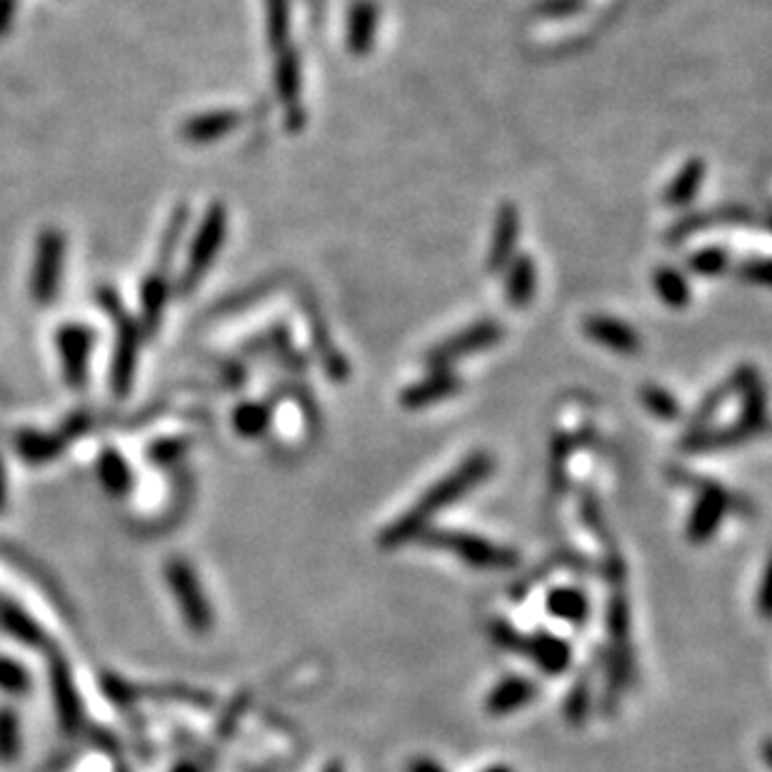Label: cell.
<instances>
[{"label":"cell","mask_w":772,"mask_h":772,"mask_svg":"<svg viewBox=\"0 0 772 772\" xmlns=\"http://www.w3.org/2000/svg\"><path fill=\"white\" fill-rule=\"evenodd\" d=\"M591 706H593L591 688H587V682H577L575 688L567 692V700H565V718H567V722H573V726H581V722L587 718V712H591Z\"/></svg>","instance_id":"cell-37"},{"label":"cell","mask_w":772,"mask_h":772,"mask_svg":"<svg viewBox=\"0 0 772 772\" xmlns=\"http://www.w3.org/2000/svg\"><path fill=\"white\" fill-rule=\"evenodd\" d=\"M730 265V250L722 246H706L688 258V270L700 278H716Z\"/></svg>","instance_id":"cell-31"},{"label":"cell","mask_w":772,"mask_h":772,"mask_svg":"<svg viewBox=\"0 0 772 772\" xmlns=\"http://www.w3.org/2000/svg\"><path fill=\"white\" fill-rule=\"evenodd\" d=\"M186 448H188L186 440H163V442H158L156 448L150 450V456L156 458L158 462H173V460L182 456V450H186Z\"/></svg>","instance_id":"cell-41"},{"label":"cell","mask_w":772,"mask_h":772,"mask_svg":"<svg viewBox=\"0 0 772 772\" xmlns=\"http://www.w3.org/2000/svg\"><path fill=\"white\" fill-rule=\"evenodd\" d=\"M748 223H752V216L745 208L740 206L710 208V210H702V213L680 218L678 223L668 230V238L665 240H668V246H680L695 233H702V230H710L718 226H748Z\"/></svg>","instance_id":"cell-9"},{"label":"cell","mask_w":772,"mask_h":772,"mask_svg":"<svg viewBox=\"0 0 772 772\" xmlns=\"http://www.w3.org/2000/svg\"><path fill=\"white\" fill-rule=\"evenodd\" d=\"M706 163L700 158H690L685 166L675 173V178L670 180V186L665 188V206L670 208H688L692 206V200L698 198V192L706 182Z\"/></svg>","instance_id":"cell-22"},{"label":"cell","mask_w":772,"mask_h":772,"mask_svg":"<svg viewBox=\"0 0 772 772\" xmlns=\"http://www.w3.org/2000/svg\"><path fill=\"white\" fill-rule=\"evenodd\" d=\"M742 440H748L736 426H726V428H700V430H690L688 436L682 440V450L685 452H710V450H726V448H736L740 446Z\"/></svg>","instance_id":"cell-27"},{"label":"cell","mask_w":772,"mask_h":772,"mask_svg":"<svg viewBox=\"0 0 772 772\" xmlns=\"http://www.w3.org/2000/svg\"><path fill=\"white\" fill-rule=\"evenodd\" d=\"M166 301H168V285H166V280L156 275L146 285V293H143V313H146L148 325H153V327L158 325L163 307H166Z\"/></svg>","instance_id":"cell-35"},{"label":"cell","mask_w":772,"mask_h":772,"mask_svg":"<svg viewBox=\"0 0 772 772\" xmlns=\"http://www.w3.org/2000/svg\"><path fill=\"white\" fill-rule=\"evenodd\" d=\"M732 508V495L726 488L718 486V482H700L698 486V500H695V508L688 518V540L695 545H702L712 540V535L718 533L722 520L728 518Z\"/></svg>","instance_id":"cell-6"},{"label":"cell","mask_w":772,"mask_h":772,"mask_svg":"<svg viewBox=\"0 0 772 772\" xmlns=\"http://www.w3.org/2000/svg\"><path fill=\"white\" fill-rule=\"evenodd\" d=\"M490 638H493V643L500 645V648H503V650L523 653L525 638L508 620H500V617H495V620L490 623Z\"/></svg>","instance_id":"cell-38"},{"label":"cell","mask_w":772,"mask_h":772,"mask_svg":"<svg viewBox=\"0 0 772 772\" xmlns=\"http://www.w3.org/2000/svg\"><path fill=\"white\" fill-rule=\"evenodd\" d=\"M482 772H515V770L510 768V765H503V762H498V765H490V768H486Z\"/></svg>","instance_id":"cell-45"},{"label":"cell","mask_w":772,"mask_h":772,"mask_svg":"<svg viewBox=\"0 0 772 772\" xmlns=\"http://www.w3.org/2000/svg\"><path fill=\"white\" fill-rule=\"evenodd\" d=\"M13 8H15V0H0V33H6L8 25H11Z\"/></svg>","instance_id":"cell-43"},{"label":"cell","mask_w":772,"mask_h":772,"mask_svg":"<svg viewBox=\"0 0 772 772\" xmlns=\"http://www.w3.org/2000/svg\"><path fill=\"white\" fill-rule=\"evenodd\" d=\"M545 611L547 615H553L555 620L583 625L587 623V617H591V601H587V595L577 591V587L560 585L547 593Z\"/></svg>","instance_id":"cell-23"},{"label":"cell","mask_w":772,"mask_h":772,"mask_svg":"<svg viewBox=\"0 0 772 772\" xmlns=\"http://www.w3.org/2000/svg\"><path fill=\"white\" fill-rule=\"evenodd\" d=\"M420 543L430 547L446 550V553L456 555L460 563L476 571H508V567L518 565V553L493 540L466 533V530H450V528H428L420 533Z\"/></svg>","instance_id":"cell-2"},{"label":"cell","mask_w":772,"mask_h":772,"mask_svg":"<svg viewBox=\"0 0 772 772\" xmlns=\"http://www.w3.org/2000/svg\"><path fill=\"white\" fill-rule=\"evenodd\" d=\"M523 653L545 675H563L573 665L571 643L550 630H538L528 635L523 643Z\"/></svg>","instance_id":"cell-11"},{"label":"cell","mask_w":772,"mask_h":772,"mask_svg":"<svg viewBox=\"0 0 772 772\" xmlns=\"http://www.w3.org/2000/svg\"><path fill=\"white\" fill-rule=\"evenodd\" d=\"M21 752V720L13 708H0V762L11 765Z\"/></svg>","instance_id":"cell-32"},{"label":"cell","mask_w":772,"mask_h":772,"mask_svg":"<svg viewBox=\"0 0 772 772\" xmlns=\"http://www.w3.org/2000/svg\"><path fill=\"white\" fill-rule=\"evenodd\" d=\"M740 278L748 280V283L765 285L770 280V263L765 258H752L740 265Z\"/></svg>","instance_id":"cell-40"},{"label":"cell","mask_w":772,"mask_h":772,"mask_svg":"<svg viewBox=\"0 0 772 772\" xmlns=\"http://www.w3.org/2000/svg\"><path fill=\"white\" fill-rule=\"evenodd\" d=\"M63 253H65L63 236L58 233V230H45L41 240H38L33 283H31L33 298L41 305H48L51 301H55L58 288H61Z\"/></svg>","instance_id":"cell-7"},{"label":"cell","mask_w":772,"mask_h":772,"mask_svg":"<svg viewBox=\"0 0 772 772\" xmlns=\"http://www.w3.org/2000/svg\"><path fill=\"white\" fill-rule=\"evenodd\" d=\"M226 233H228V213L220 202H216V206L208 208V213L202 218L196 238H192L186 273H182V288H186V291L196 288L200 283V278L208 273V268L216 263L220 248L226 243Z\"/></svg>","instance_id":"cell-4"},{"label":"cell","mask_w":772,"mask_h":772,"mask_svg":"<svg viewBox=\"0 0 772 772\" xmlns=\"http://www.w3.org/2000/svg\"><path fill=\"white\" fill-rule=\"evenodd\" d=\"M462 380L450 368L432 371L426 378L408 385L400 393V405L405 410H422L430 408V405H438L442 400L452 398V395L460 393Z\"/></svg>","instance_id":"cell-10"},{"label":"cell","mask_w":772,"mask_h":772,"mask_svg":"<svg viewBox=\"0 0 772 772\" xmlns=\"http://www.w3.org/2000/svg\"><path fill=\"white\" fill-rule=\"evenodd\" d=\"M503 325L495 321H480L472 323L468 327H462L460 333L446 337V341L438 343L436 347H430L426 353V365L430 371H440V368H450L452 363H458L462 358H468V355H476L488 351V347L498 345L503 341Z\"/></svg>","instance_id":"cell-5"},{"label":"cell","mask_w":772,"mask_h":772,"mask_svg":"<svg viewBox=\"0 0 772 772\" xmlns=\"http://www.w3.org/2000/svg\"><path fill=\"white\" fill-rule=\"evenodd\" d=\"M270 426V410L263 403H243L233 413V428L240 438H260Z\"/></svg>","instance_id":"cell-30"},{"label":"cell","mask_w":772,"mask_h":772,"mask_svg":"<svg viewBox=\"0 0 772 772\" xmlns=\"http://www.w3.org/2000/svg\"><path fill=\"white\" fill-rule=\"evenodd\" d=\"M518 240H520V213L513 202H503L498 208L493 240H490L488 250V270L498 273L505 270L510 260L518 253Z\"/></svg>","instance_id":"cell-12"},{"label":"cell","mask_w":772,"mask_h":772,"mask_svg":"<svg viewBox=\"0 0 772 772\" xmlns=\"http://www.w3.org/2000/svg\"><path fill=\"white\" fill-rule=\"evenodd\" d=\"M58 347H61L63 355L65 380L71 383L73 388H81L85 383V375H88V355L93 351L91 331H85L83 325H65L63 331L58 333Z\"/></svg>","instance_id":"cell-13"},{"label":"cell","mask_w":772,"mask_h":772,"mask_svg":"<svg viewBox=\"0 0 772 772\" xmlns=\"http://www.w3.org/2000/svg\"><path fill=\"white\" fill-rule=\"evenodd\" d=\"M166 581L173 595H176L182 620H186L190 630L208 633L210 627L216 625V613L213 607H210L206 591H202V585L198 581L196 567H192L188 560L173 557L166 565Z\"/></svg>","instance_id":"cell-3"},{"label":"cell","mask_w":772,"mask_h":772,"mask_svg":"<svg viewBox=\"0 0 772 772\" xmlns=\"http://www.w3.org/2000/svg\"><path fill=\"white\" fill-rule=\"evenodd\" d=\"M495 470L493 458L488 452H470V456L460 462L456 470H450L448 476H442L436 486H430L426 493L420 495L418 503L410 510L390 523L380 533V545L383 547H400L408 545L413 540H418L422 530L430 528V520L436 518L442 510L456 505L460 498H466L470 490H476L490 478V472Z\"/></svg>","instance_id":"cell-1"},{"label":"cell","mask_w":772,"mask_h":772,"mask_svg":"<svg viewBox=\"0 0 772 772\" xmlns=\"http://www.w3.org/2000/svg\"><path fill=\"white\" fill-rule=\"evenodd\" d=\"M18 448H21L23 458L28 462H45L58 456V450H61V442L55 438H45V436H23L21 442H18Z\"/></svg>","instance_id":"cell-36"},{"label":"cell","mask_w":772,"mask_h":772,"mask_svg":"<svg viewBox=\"0 0 772 772\" xmlns=\"http://www.w3.org/2000/svg\"><path fill=\"white\" fill-rule=\"evenodd\" d=\"M535 700V682L523 675H505L495 688H490L486 698V712L493 718L510 716L523 710L528 702Z\"/></svg>","instance_id":"cell-15"},{"label":"cell","mask_w":772,"mask_h":772,"mask_svg":"<svg viewBox=\"0 0 772 772\" xmlns=\"http://www.w3.org/2000/svg\"><path fill=\"white\" fill-rule=\"evenodd\" d=\"M750 371H752L750 365H742V368H738L736 373H732L726 383L718 385L716 390H710V393L706 395V400L700 403V408L695 410L692 422H690V430L708 428V422H710L712 415H716V413L722 408V405L728 403V398H732V393H740L742 383H745V378L750 375Z\"/></svg>","instance_id":"cell-26"},{"label":"cell","mask_w":772,"mask_h":772,"mask_svg":"<svg viewBox=\"0 0 772 772\" xmlns=\"http://www.w3.org/2000/svg\"><path fill=\"white\" fill-rule=\"evenodd\" d=\"M135 355H138V335H135V327L131 323H123L118 333V347H115V361L111 368V388L118 398H125L133 385Z\"/></svg>","instance_id":"cell-20"},{"label":"cell","mask_w":772,"mask_h":772,"mask_svg":"<svg viewBox=\"0 0 772 772\" xmlns=\"http://www.w3.org/2000/svg\"><path fill=\"white\" fill-rule=\"evenodd\" d=\"M173 772H198V768L190 765V762H182V765H178Z\"/></svg>","instance_id":"cell-46"},{"label":"cell","mask_w":772,"mask_h":772,"mask_svg":"<svg viewBox=\"0 0 772 772\" xmlns=\"http://www.w3.org/2000/svg\"><path fill=\"white\" fill-rule=\"evenodd\" d=\"M740 395H742V408H740V418L736 422V428L745 438H752V436H758L760 430H765V422H768L765 388H762L755 368L750 371L745 383H742Z\"/></svg>","instance_id":"cell-19"},{"label":"cell","mask_w":772,"mask_h":772,"mask_svg":"<svg viewBox=\"0 0 772 772\" xmlns=\"http://www.w3.org/2000/svg\"><path fill=\"white\" fill-rule=\"evenodd\" d=\"M583 333L593 343L607 347V351L620 355H635L640 351V335L633 325H627L611 315H591L585 317Z\"/></svg>","instance_id":"cell-14"},{"label":"cell","mask_w":772,"mask_h":772,"mask_svg":"<svg viewBox=\"0 0 772 772\" xmlns=\"http://www.w3.org/2000/svg\"><path fill=\"white\" fill-rule=\"evenodd\" d=\"M240 123H243V113L240 111L202 113L198 118L182 125V135H186V140L190 143H213L223 138L230 131H236Z\"/></svg>","instance_id":"cell-21"},{"label":"cell","mask_w":772,"mask_h":772,"mask_svg":"<svg viewBox=\"0 0 772 772\" xmlns=\"http://www.w3.org/2000/svg\"><path fill=\"white\" fill-rule=\"evenodd\" d=\"M640 400L645 405V410L653 413L658 420H663V422L680 420V415H682L680 403L670 390H665L663 385H655V383L643 385Z\"/></svg>","instance_id":"cell-29"},{"label":"cell","mask_w":772,"mask_h":772,"mask_svg":"<svg viewBox=\"0 0 772 772\" xmlns=\"http://www.w3.org/2000/svg\"><path fill=\"white\" fill-rule=\"evenodd\" d=\"M0 627H3L6 633H11L15 640L31 645V648H41L45 643L43 627L38 625L21 605L6 601V597H0Z\"/></svg>","instance_id":"cell-24"},{"label":"cell","mask_w":772,"mask_h":772,"mask_svg":"<svg viewBox=\"0 0 772 772\" xmlns=\"http://www.w3.org/2000/svg\"><path fill=\"white\" fill-rule=\"evenodd\" d=\"M98 476L111 495H125L133 488V472L118 450H105L98 460Z\"/></svg>","instance_id":"cell-28"},{"label":"cell","mask_w":772,"mask_h":772,"mask_svg":"<svg viewBox=\"0 0 772 772\" xmlns=\"http://www.w3.org/2000/svg\"><path fill=\"white\" fill-rule=\"evenodd\" d=\"M378 35V6L373 0H358L347 13L345 43L353 55H368Z\"/></svg>","instance_id":"cell-17"},{"label":"cell","mask_w":772,"mask_h":772,"mask_svg":"<svg viewBox=\"0 0 772 772\" xmlns=\"http://www.w3.org/2000/svg\"><path fill=\"white\" fill-rule=\"evenodd\" d=\"M275 85L278 95L288 108V115H295L298 125H301L303 111H301V88H303V75H301V58H298L295 48H280V58L275 65Z\"/></svg>","instance_id":"cell-16"},{"label":"cell","mask_w":772,"mask_h":772,"mask_svg":"<svg viewBox=\"0 0 772 772\" xmlns=\"http://www.w3.org/2000/svg\"><path fill=\"white\" fill-rule=\"evenodd\" d=\"M505 301L510 307H525L538 293V265L530 255H515L505 268Z\"/></svg>","instance_id":"cell-18"},{"label":"cell","mask_w":772,"mask_h":772,"mask_svg":"<svg viewBox=\"0 0 772 772\" xmlns=\"http://www.w3.org/2000/svg\"><path fill=\"white\" fill-rule=\"evenodd\" d=\"M585 3L587 0H543V3L535 8V13L540 18H547V21H553V18H571L581 13Z\"/></svg>","instance_id":"cell-39"},{"label":"cell","mask_w":772,"mask_h":772,"mask_svg":"<svg viewBox=\"0 0 772 772\" xmlns=\"http://www.w3.org/2000/svg\"><path fill=\"white\" fill-rule=\"evenodd\" d=\"M321 772H345V768H343V762L333 760V762H327V765Z\"/></svg>","instance_id":"cell-44"},{"label":"cell","mask_w":772,"mask_h":772,"mask_svg":"<svg viewBox=\"0 0 772 772\" xmlns=\"http://www.w3.org/2000/svg\"><path fill=\"white\" fill-rule=\"evenodd\" d=\"M408 772H448V770H446V768H442L438 760H432V758H426V755H420V758H415V760H410V765H408Z\"/></svg>","instance_id":"cell-42"},{"label":"cell","mask_w":772,"mask_h":772,"mask_svg":"<svg viewBox=\"0 0 772 772\" xmlns=\"http://www.w3.org/2000/svg\"><path fill=\"white\" fill-rule=\"evenodd\" d=\"M31 690V675L21 663L0 655V692L6 695H23Z\"/></svg>","instance_id":"cell-34"},{"label":"cell","mask_w":772,"mask_h":772,"mask_svg":"<svg viewBox=\"0 0 772 772\" xmlns=\"http://www.w3.org/2000/svg\"><path fill=\"white\" fill-rule=\"evenodd\" d=\"M48 672H51V690H53L58 722H61V728L65 732H75L83 722V706H81L79 690H75L73 672L67 668V663L61 653L51 655Z\"/></svg>","instance_id":"cell-8"},{"label":"cell","mask_w":772,"mask_h":772,"mask_svg":"<svg viewBox=\"0 0 772 772\" xmlns=\"http://www.w3.org/2000/svg\"><path fill=\"white\" fill-rule=\"evenodd\" d=\"M653 285L660 301L668 307H672V311H682V307H688L692 303V288L688 283V278H685L678 268L663 265L655 270Z\"/></svg>","instance_id":"cell-25"},{"label":"cell","mask_w":772,"mask_h":772,"mask_svg":"<svg viewBox=\"0 0 772 772\" xmlns=\"http://www.w3.org/2000/svg\"><path fill=\"white\" fill-rule=\"evenodd\" d=\"M268 11V38L273 48H285L291 35V3L288 0H265Z\"/></svg>","instance_id":"cell-33"}]
</instances>
